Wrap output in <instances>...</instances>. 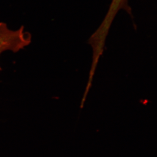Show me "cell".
Here are the masks:
<instances>
[{"mask_svg":"<svg viewBox=\"0 0 157 157\" xmlns=\"http://www.w3.org/2000/svg\"><path fill=\"white\" fill-rule=\"evenodd\" d=\"M31 41L32 36L25 31L24 26L12 30L5 23L0 22V55L6 51L17 53L28 46Z\"/></svg>","mask_w":157,"mask_h":157,"instance_id":"cell-1","label":"cell"}]
</instances>
